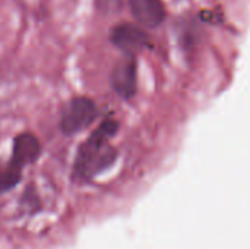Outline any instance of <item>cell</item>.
I'll return each instance as SVG.
<instances>
[{
    "label": "cell",
    "instance_id": "7",
    "mask_svg": "<svg viewBox=\"0 0 250 249\" xmlns=\"http://www.w3.org/2000/svg\"><path fill=\"white\" fill-rule=\"evenodd\" d=\"M22 167L15 164L12 160L0 163V194L13 189L22 179Z\"/></svg>",
    "mask_w": 250,
    "mask_h": 249
},
{
    "label": "cell",
    "instance_id": "9",
    "mask_svg": "<svg viewBox=\"0 0 250 249\" xmlns=\"http://www.w3.org/2000/svg\"><path fill=\"white\" fill-rule=\"evenodd\" d=\"M97 6L104 13H114L122 7V0H97Z\"/></svg>",
    "mask_w": 250,
    "mask_h": 249
},
{
    "label": "cell",
    "instance_id": "5",
    "mask_svg": "<svg viewBox=\"0 0 250 249\" xmlns=\"http://www.w3.org/2000/svg\"><path fill=\"white\" fill-rule=\"evenodd\" d=\"M135 21L146 28L158 26L166 18V7L161 0H129Z\"/></svg>",
    "mask_w": 250,
    "mask_h": 249
},
{
    "label": "cell",
    "instance_id": "2",
    "mask_svg": "<svg viewBox=\"0 0 250 249\" xmlns=\"http://www.w3.org/2000/svg\"><path fill=\"white\" fill-rule=\"evenodd\" d=\"M98 109L88 97H75L69 100L60 116V131L67 135H76L86 129L97 117Z\"/></svg>",
    "mask_w": 250,
    "mask_h": 249
},
{
    "label": "cell",
    "instance_id": "8",
    "mask_svg": "<svg viewBox=\"0 0 250 249\" xmlns=\"http://www.w3.org/2000/svg\"><path fill=\"white\" fill-rule=\"evenodd\" d=\"M21 204L29 213H35L37 210H40L41 203H40V198L37 195L35 188H32V186H28L26 188V191L23 192V197L21 198Z\"/></svg>",
    "mask_w": 250,
    "mask_h": 249
},
{
    "label": "cell",
    "instance_id": "3",
    "mask_svg": "<svg viewBox=\"0 0 250 249\" xmlns=\"http://www.w3.org/2000/svg\"><path fill=\"white\" fill-rule=\"evenodd\" d=\"M110 84L111 88L116 91V94L125 100H129L136 94L138 69L133 56H126L114 66L110 75Z\"/></svg>",
    "mask_w": 250,
    "mask_h": 249
},
{
    "label": "cell",
    "instance_id": "4",
    "mask_svg": "<svg viewBox=\"0 0 250 249\" xmlns=\"http://www.w3.org/2000/svg\"><path fill=\"white\" fill-rule=\"evenodd\" d=\"M110 40L119 50L125 51L127 56H133L146 45L148 35L142 28L133 23H120L113 28Z\"/></svg>",
    "mask_w": 250,
    "mask_h": 249
},
{
    "label": "cell",
    "instance_id": "1",
    "mask_svg": "<svg viewBox=\"0 0 250 249\" xmlns=\"http://www.w3.org/2000/svg\"><path fill=\"white\" fill-rule=\"evenodd\" d=\"M119 131V122L105 119L78 148L73 163V179L88 182L108 169L117 158V151L108 142Z\"/></svg>",
    "mask_w": 250,
    "mask_h": 249
},
{
    "label": "cell",
    "instance_id": "6",
    "mask_svg": "<svg viewBox=\"0 0 250 249\" xmlns=\"http://www.w3.org/2000/svg\"><path fill=\"white\" fill-rule=\"evenodd\" d=\"M40 156H41V144L35 135L29 132H23L15 136L12 145V158H10L15 164L23 169L25 166L35 163Z\"/></svg>",
    "mask_w": 250,
    "mask_h": 249
}]
</instances>
